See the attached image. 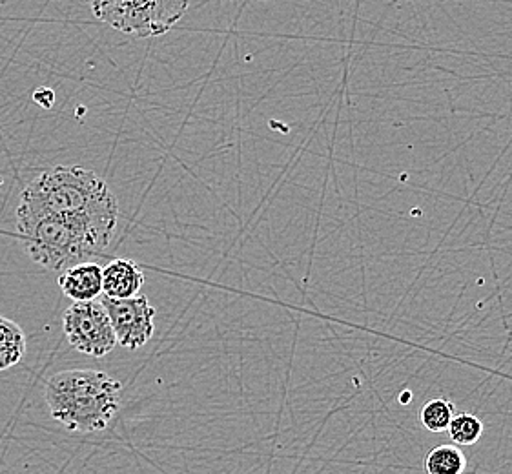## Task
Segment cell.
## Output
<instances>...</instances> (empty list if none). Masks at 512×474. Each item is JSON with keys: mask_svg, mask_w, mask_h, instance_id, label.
I'll return each instance as SVG.
<instances>
[{"mask_svg": "<svg viewBox=\"0 0 512 474\" xmlns=\"http://www.w3.org/2000/svg\"><path fill=\"white\" fill-rule=\"evenodd\" d=\"M62 330L75 351L103 358L117 347L112 321L101 299L75 301L62 316Z\"/></svg>", "mask_w": 512, "mask_h": 474, "instance_id": "5", "label": "cell"}, {"mask_svg": "<svg viewBox=\"0 0 512 474\" xmlns=\"http://www.w3.org/2000/svg\"><path fill=\"white\" fill-rule=\"evenodd\" d=\"M467 458L456 445H438L425 458L427 474H463Z\"/></svg>", "mask_w": 512, "mask_h": 474, "instance_id": "10", "label": "cell"}, {"mask_svg": "<svg viewBox=\"0 0 512 474\" xmlns=\"http://www.w3.org/2000/svg\"><path fill=\"white\" fill-rule=\"evenodd\" d=\"M93 15L135 37H155L172 30L188 10L190 0H86Z\"/></svg>", "mask_w": 512, "mask_h": 474, "instance_id": "4", "label": "cell"}, {"mask_svg": "<svg viewBox=\"0 0 512 474\" xmlns=\"http://www.w3.org/2000/svg\"><path fill=\"white\" fill-rule=\"evenodd\" d=\"M447 433L456 445H474L482 440L483 423L478 416L471 413H460L452 416Z\"/></svg>", "mask_w": 512, "mask_h": 474, "instance_id": "12", "label": "cell"}, {"mask_svg": "<svg viewBox=\"0 0 512 474\" xmlns=\"http://www.w3.org/2000/svg\"><path fill=\"white\" fill-rule=\"evenodd\" d=\"M456 405L447 398H436L425 403L420 411V423L431 433H445L449 429Z\"/></svg>", "mask_w": 512, "mask_h": 474, "instance_id": "11", "label": "cell"}, {"mask_svg": "<svg viewBox=\"0 0 512 474\" xmlns=\"http://www.w3.org/2000/svg\"><path fill=\"white\" fill-rule=\"evenodd\" d=\"M143 285V270L132 259H113L103 268V294L108 298H134Z\"/></svg>", "mask_w": 512, "mask_h": 474, "instance_id": "8", "label": "cell"}, {"mask_svg": "<svg viewBox=\"0 0 512 474\" xmlns=\"http://www.w3.org/2000/svg\"><path fill=\"white\" fill-rule=\"evenodd\" d=\"M123 385L110 374L73 369L53 374L44 385V400L53 420L75 433L104 431L121 407Z\"/></svg>", "mask_w": 512, "mask_h": 474, "instance_id": "3", "label": "cell"}, {"mask_svg": "<svg viewBox=\"0 0 512 474\" xmlns=\"http://www.w3.org/2000/svg\"><path fill=\"white\" fill-rule=\"evenodd\" d=\"M59 287L73 301H92L103 294V268L99 263H81L59 274Z\"/></svg>", "mask_w": 512, "mask_h": 474, "instance_id": "7", "label": "cell"}, {"mask_svg": "<svg viewBox=\"0 0 512 474\" xmlns=\"http://www.w3.org/2000/svg\"><path fill=\"white\" fill-rule=\"evenodd\" d=\"M53 97H55V95H53L50 90H46V88H41L39 92L35 93V101L41 104V106H44V108H50V106H52Z\"/></svg>", "mask_w": 512, "mask_h": 474, "instance_id": "13", "label": "cell"}, {"mask_svg": "<svg viewBox=\"0 0 512 474\" xmlns=\"http://www.w3.org/2000/svg\"><path fill=\"white\" fill-rule=\"evenodd\" d=\"M26 336L15 321L0 316V371L15 367L24 358Z\"/></svg>", "mask_w": 512, "mask_h": 474, "instance_id": "9", "label": "cell"}, {"mask_svg": "<svg viewBox=\"0 0 512 474\" xmlns=\"http://www.w3.org/2000/svg\"><path fill=\"white\" fill-rule=\"evenodd\" d=\"M119 219L104 217L17 216L24 250L37 265L61 274L66 268L101 258L110 245Z\"/></svg>", "mask_w": 512, "mask_h": 474, "instance_id": "1", "label": "cell"}, {"mask_svg": "<svg viewBox=\"0 0 512 474\" xmlns=\"http://www.w3.org/2000/svg\"><path fill=\"white\" fill-rule=\"evenodd\" d=\"M104 217L119 219V203L108 185L81 166H53L22 190L17 216Z\"/></svg>", "mask_w": 512, "mask_h": 474, "instance_id": "2", "label": "cell"}, {"mask_svg": "<svg viewBox=\"0 0 512 474\" xmlns=\"http://www.w3.org/2000/svg\"><path fill=\"white\" fill-rule=\"evenodd\" d=\"M99 299L112 321L117 345L128 351H137L154 338L155 309L144 294L126 299L108 298L101 294Z\"/></svg>", "mask_w": 512, "mask_h": 474, "instance_id": "6", "label": "cell"}]
</instances>
